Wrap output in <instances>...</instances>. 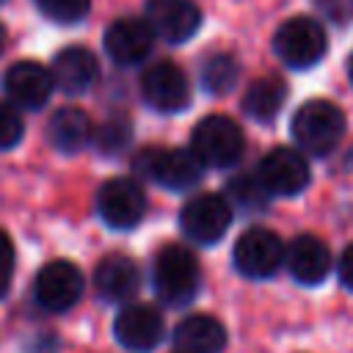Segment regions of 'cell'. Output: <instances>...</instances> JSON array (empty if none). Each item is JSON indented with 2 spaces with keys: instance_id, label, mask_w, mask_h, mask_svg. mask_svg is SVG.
<instances>
[{
  "instance_id": "obj_4",
  "label": "cell",
  "mask_w": 353,
  "mask_h": 353,
  "mask_svg": "<svg viewBox=\"0 0 353 353\" xmlns=\"http://www.w3.org/2000/svg\"><path fill=\"white\" fill-rule=\"evenodd\" d=\"M190 149L204 165L229 168L240 160V154L245 149V138H243V130L237 127L234 119L215 113V116H204L193 127Z\"/></svg>"
},
{
  "instance_id": "obj_19",
  "label": "cell",
  "mask_w": 353,
  "mask_h": 353,
  "mask_svg": "<svg viewBox=\"0 0 353 353\" xmlns=\"http://www.w3.org/2000/svg\"><path fill=\"white\" fill-rule=\"evenodd\" d=\"M176 353H221L226 345V328L212 314H190L174 331Z\"/></svg>"
},
{
  "instance_id": "obj_2",
  "label": "cell",
  "mask_w": 353,
  "mask_h": 353,
  "mask_svg": "<svg viewBox=\"0 0 353 353\" xmlns=\"http://www.w3.org/2000/svg\"><path fill=\"white\" fill-rule=\"evenodd\" d=\"M132 168L138 176H146L165 190H188L201 182L204 163L193 154V149L146 146L132 157Z\"/></svg>"
},
{
  "instance_id": "obj_1",
  "label": "cell",
  "mask_w": 353,
  "mask_h": 353,
  "mask_svg": "<svg viewBox=\"0 0 353 353\" xmlns=\"http://www.w3.org/2000/svg\"><path fill=\"white\" fill-rule=\"evenodd\" d=\"M345 135V113L328 99H309L292 116V138L306 154H331Z\"/></svg>"
},
{
  "instance_id": "obj_27",
  "label": "cell",
  "mask_w": 353,
  "mask_h": 353,
  "mask_svg": "<svg viewBox=\"0 0 353 353\" xmlns=\"http://www.w3.org/2000/svg\"><path fill=\"white\" fill-rule=\"evenodd\" d=\"M14 262H17L14 243H11V237L0 229V298H6V292L11 290V281H14Z\"/></svg>"
},
{
  "instance_id": "obj_10",
  "label": "cell",
  "mask_w": 353,
  "mask_h": 353,
  "mask_svg": "<svg viewBox=\"0 0 353 353\" xmlns=\"http://www.w3.org/2000/svg\"><path fill=\"white\" fill-rule=\"evenodd\" d=\"M141 94L146 105L160 113H176L190 105V80L174 61H157L141 77Z\"/></svg>"
},
{
  "instance_id": "obj_26",
  "label": "cell",
  "mask_w": 353,
  "mask_h": 353,
  "mask_svg": "<svg viewBox=\"0 0 353 353\" xmlns=\"http://www.w3.org/2000/svg\"><path fill=\"white\" fill-rule=\"evenodd\" d=\"M22 132H25V124H22L19 110L14 105L0 102V152L17 146L22 141Z\"/></svg>"
},
{
  "instance_id": "obj_6",
  "label": "cell",
  "mask_w": 353,
  "mask_h": 353,
  "mask_svg": "<svg viewBox=\"0 0 353 353\" xmlns=\"http://www.w3.org/2000/svg\"><path fill=\"white\" fill-rule=\"evenodd\" d=\"M232 223V207L221 193H199L190 201H185L179 212V226L185 237H190L199 245L218 243Z\"/></svg>"
},
{
  "instance_id": "obj_15",
  "label": "cell",
  "mask_w": 353,
  "mask_h": 353,
  "mask_svg": "<svg viewBox=\"0 0 353 353\" xmlns=\"http://www.w3.org/2000/svg\"><path fill=\"white\" fill-rule=\"evenodd\" d=\"M113 334L130 350H152L163 336V317L149 303H130L116 314Z\"/></svg>"
},
{
  "instance_id": "obj_24",
  "label": "cell",
  "mask_w": 353,
  "mask_h": 353,
  "mask_svg": "<svg viewBox=\"0 0 353 353\" xmlns=\"http://www.w3.org/2000/svg\"><path fill=\"white\" fill-rule=\"evenodd\" d=\"M229 196L243 207V210H262L270 199V193L262 188V182L256 179V174H245L229 182Z\"/></svg>"
},
{
  "instance_id": "obj_11",
  "label": "cell",
  "mask_w": 353,
  "mask_h": 353,
  "mask_svg": "<svg viewBox=\"0 0 353 353\" xmlns=\"http://www.w3.org/2000/svg\"><path fill=\"white\" fill-rule=\"evenodd\" d=\"M33 295L41 309L47 312H66L72 309L83 295V273L77 265L66 259L47 262L33 284Z\"/></svg>"
},
{
  "instance_id": "obj_14",
  "label": "cell",
  "mask_w": 353,
  "mask_h": 353,
  "mask_svg": "<svg viewBox=\"0 0 353 353\" xmlns=\"http://www.w3.org/2000/svg\"><path fill=\"white\" fill-rule=\"evenodd\" d=\"M55 88L52 72L36 61H17L6 72V94L14 105L25 110H39L50 102Z\"/></svg>"
},
{
  "instance_id": "obj_25",
  "label": "cell",
  "mask_w": 353,
  "mask_h": 353,
  "mask_svg": "<svg viewBox=\"0 0 353 353\" xmlns=\"http://www.w3.org/2000/svg\"><path fill=\"white\" fill-rule=\"evenodd\" d=\"M36 6L47 19L61 22V25H72L88 14L91 0H36Z\"/></svg>"
},
{
  "instance_id": "obj_20",
  "label": "cell",
  "mask_w": 353,
  "mask_h": 353,
  "mask_svg": "<svg viewBox=\"0 0 353 353\" xmlns=\"http://www.w3.org/2000/svg\"><path fill=\"white\" fill-rule=\"evenodd\" d=\"M47 138L50 143L63 152V154H74L80 152L91 138H94V127H91V119L83 108H74V105H66V108H58L47 124Z\"/></svg>"
},
{
  "instance_id": "obj_9",
  "label": "cell",
  "mask_w": 353,
  "mask_h": 353,
  "mask_svg": "<svg viewBox=\"0 0 353 353\" xmlns=\"http://www.w3.org/2000/svg\"><path fill=\"white\" fill-rule=\"evenodd\" d=\"M97 210L110 229H132L146 212V193L132 176H113L99 188Z\"/></svg>"
},
{
  "instance_id": "obj_3",
  "label": "cell",
  "mask_w": 353,
  "mask_h": 353,
  "mask_svg": "<svg viewBox=\"0 0 353 353\" xmlns=\"http://www.w3.org/2000/svg\"><path fill=\"white\" fill-rule=\"evenodd\" d=\"M199 262L185 245H165L154 259V292L168 306H182L193 301L199 290Z\"/></svg>"
},
{
  "instance_id": "obj_8",
  "label": "cell",
  "mask_w": 353,
  "mask_h": 353,
  "mask_svg": "<svg viewBox=\"0 0 353 353\" xmlns=\"http://www.w3.org/2000/svg\"><path fill=\"white\" fill-rule=\"evenodd\" d=\"M256 179L270 196H298L301 190H306L312 171L301 152L290 146H276L259 160Z\"/></svg>"
},
{
  "instance_id": "obj_28",
  "label": "cell",
  "mask_w": 353,
  "mask_h": 353,
  "mask_svg": "<svg viewBox=\"0 0 353 353\" xmlns=\"http://www.w3.org/2000/svg\"><path fill=\"white\" fill-rule=\"evenodd\" d=\"M339 279L347 290H353V243L342 251V259H339Z\"/></svg>"
},
{
  "instance_id": "obj_21",
  "label": "cell",
  "mask_w": 353,
  "mask_h": 353,
  "mask_svg": "<svg viewBox=\"0 0 353 353\" xmlns=\"http://www.w3.org/2000/svg\"><path fill=\"white\" fill-rule=\"evenodd\" d=\"M284 97H287V88L279 77H273V74L256 77L243 94V110L256 121H270L281 110Z\"/></svg>"
},
{
  "instance_id": "obj_13",
  "label": "cell",
  "mask_w": 353,
  "mask_h": 353,
  "mask_svg": "<svg viewBox=\"0 0 353 353\" xmlns=\"http://www.w3.org/2000/svg\"><path fill=\"white\" fill-rule=\"evenodd\" d=\"M154 44V30L143 19H116L105 30V52L119 66H135L149 58Z\"/></svg>"
},
{
  "instance_id": "obj_23",
  "label": "cell",
  "mask_w": 353,
  "mask_h": 353,
  "mask_svg": "<svg viewBox=\"0 0 353 353\" xmlns=\"http://www.w3.org/2000/svg\"><path fill=\"white\" fill-rule=\"evenodd\" d=\"M91 141H94V146L102 154H119L132 141V124H130L127 116H110V119H105L97 127V132H94Z\"/></svg>"
},
{
  "instance_id": "obj_16",
  "label": "cell",
  "mask_w": 353,
  "mask_h": 353,
  "mask_svg": "<svg viewBox=\"0 0 353 353\" xmlns=\"http://www.w3.org/2000/svg\"><path fill=\"white\" fill-rule=\"evenodd\" d=\"M50 72H52L55 88H61L63 94H85L99 77V63L91 50L74 44V47H63L52 58Z\"/></svg>"
},
{
  "instance_id": "obj_18",
  "label": "cell",
  "mask_w": 353,
  "mask_h": 353,
  "mask_svg": "<svg viewBox=\"0 0 353 353\" xmlns=\"http://www.w3.org/2000/svg\"><path fill=\"white\" fill-rule=\"evenodd\" d=\"M138 284H141L138 265L124 254H110V256L99 259V265L94 270V287H97L99 298H105L110 303L132 298L138 292Z\"/></svg>"
},
{
  "instance_id": "obj_17",
  "label": "cell",
  "mask_w": 353,
  "mask_h": 353,
  "mask_svg": "<svg viewBox=\"0 0 353 353\" xmlns=\"http://www.w3.org/2000/svg\"><path fill=\"white\" fill-rule=\"evenodd\" d=\"M287 270L301 284H320L331 273V251L314 234H298L284 254Z\"/></svg>"
},
{
  "instance_id": "obj_30",
  "label": "cell",
  "mask_w": 353,
  "mask_h": 353,
  "mask_svg": "<svg viewBox=\"0 0 353 353\" xmlns=\"http://www.w3.org/2000/svg\"><path fill=\"white\" fill-rule=\"evenodd\" d=\"M347 74H350V83H353V55H350V61H347Z\"/></svg>"
},
{
  "instance_id": "obj_22",
  "label": "cell",
  "mask_w": 353,
  "mask_h": 353,
  "mask_svg": "<svg viewBox=\"0 0 353 353\" xmlns=\"http://www.w3.org/2000/svg\"><path fill=\"white\" fill-rule=\"evenodd\" d=\"M240 80V66L232 55L226 52H215L204 61L201 66V85L210 94H229Z\"/></svg>"
},
{
  "instance_id": "obj_7",
  "label": "cell",
  "mask_w": 353,
  "mask_h": 353,
  "mask_svg": "<svg viewBox=\"0 0 353 353\" xmlns=\"http://www.w3.org/2000/svg\"><path fill=\"white\" fill-rule=\"evenodd\" d=\"M284 243L276 232L254 226L245 229L234 243V268L248 279H268L284 265Z\"/></svg>"
},
{
  "instance_id": "obj_12",
  "label": "cell",
  "mask_w": 353,
  "mask_h": 353,
  "mask_svg": "<svg viewBox=\"0 0 353 353\" xmlns=\"http://www.w3.org/2000/svg\"><path fill=\"white\" fill-rule=\"evenodd\" d=\"M146 22L160 39L171 44H182L199 30L201 11L193 0H149Z\"/></svg>"
},
{
  "instance_id": "obj_5",
  "label": "cell",
  "mask_w": 353,
  "mask_h": 353,
  "mask_svg": "<svg viewBox=\"0 0 353 353\" xmlns=\"http://www.w3.org/2000/svg\"><path fill=\"white\" fill-rule=\"evenodd\" d=\"M325 28L312 17H290L273 36L276 55L290 69H309L325 55Z\"/></svg>"
},
{
  "instance_id": "obj_29",
  "label": "cell",
  "mask_w": 353,
  "mask_h": 353,
  "mask_svg": "<svg viewBox=\"0 0 353 353\" xmlns=\"http://www.w3.org/2000/svg\"><path fill=\"white\" fill-rule=\"evenodd\" d=\"M3 44H6V28L0 25V50H3Z\"/></svg>"
}]
</instances>
